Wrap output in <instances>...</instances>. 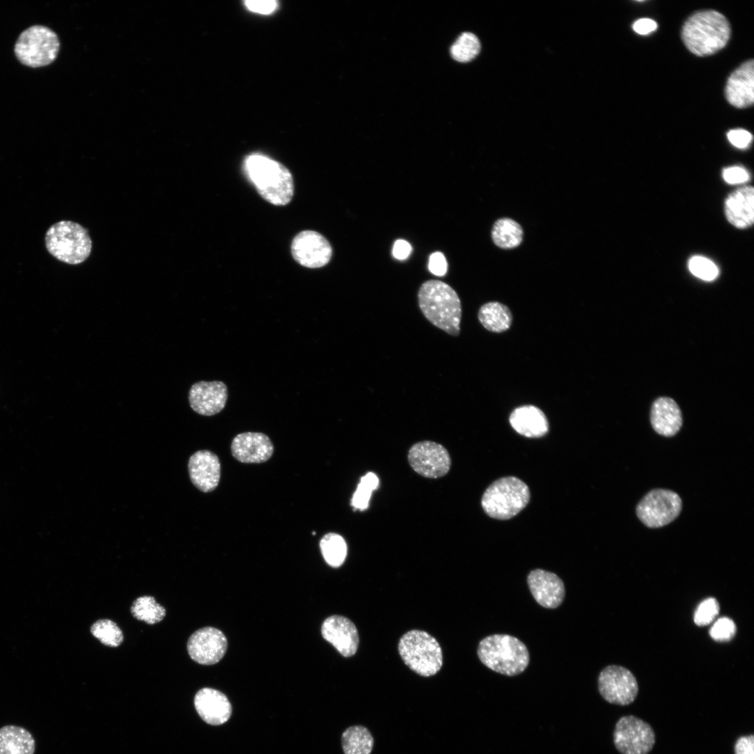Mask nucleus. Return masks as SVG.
I'll use <instances>...</instances> for the list:
<instances>
[{
	"label": "nucleus",
	"instance_id": "2f4dec72",
	"mask_svg": "<svg viewBox=\"0 0 754 754\" xmlns=\"http://www.w3.org/2000/svg\"><path fill=\"white\" fill-rule=\"evenodd\" d=\"M91 634L103 644L118 646L123 641V633L118 626L110 619H100L91 627Z\"/></svg>",
	"mask_w": 754,
	"mask_h": 754
},
{
	"label": "nucleus",
	"instance_id": "72a5a7b5",
	"mask_svg": "<svg viewBox=\"0 0 754 754\" xmlns=\"http://www.w3.org/2000/svg\"><path fill=\"white\" fill-rule=\"evenodd\" d=\"M688 268L694 276L704 281H712L718 274L717 266L703 256H693L688 261Z\"/></svg>",
	"mask_w": 754,
	"mask_h": 754
},
{
	"label": "nucleus",
	"instance_id": "b1692460",
	"mask_svg": "<svg viewBox=\"0 0 754 754\" xmlns=\"http://www.w3.org/2000/svg\"><path fill=\"white\" fill-rule=\"evenodd\" d=\"M509 421L518 434L528 438L542 437L549 429L545 413L539 408L532 405L516 408L511 413Z\"/></svg>",
	"mask_w": 754,
	"mask_h": 754
},
{
	"label": "nucleus",
	"instance_id": "a19ab883",
	"mask_svg": "<svg viewBox=\"0 0 754 754\" xmlns=\"http://www.w3.org/2000/svg\"><path fill=\"white\" fill-rule=\"evenodd\" d=\"M734 754H754V735L739 737L734 745Z\"/></svg>",
	"mask_w": 754,
	"mask_h": 754
},
{
	"label": "nucleus",
	"instance_id": "0eeeda50",
	"mask_svg": "<svg viewBox=\"0 0 754 754\" xmlns=\"http://www.w3.org/2000/svg\"><path fill=\"white\" fill-rule=\"evenodd\" d=\"M398 651L404 663L420 676L434 675L442 667L441 648L425 631L412 630L405 633L399 640Z\"/></svg>",
	"mask_w": 754,
	"mask_h": 754
},
{
	"label": "nucleus",
	"instance_id": "c756f323",
	"mask_svg": "<svg viewBox=\"0 0 754 754\" xmlns=\"http://www.w3.org/2000/svg\"><path fill=\"white\" fill-rule=\"evenodd\" d=\"M131 612L133 616L148 624L160 622L165 616V608L157 603L152 596H141L133 603Z\"/></svg>",
	"mask_w": 754,
	"mask_h": 754
},
{
	"label": "nucleus",
	"instance_id": "c85d7f7f",
	"mask_svg": "<svg viewBox=\"0 0 754 754\" xmlns=\"http://www.w3.org/2000/svg\"><path fill=\"white\" fill-rule=\"evenodd\" d=\"M320 548L325 561L331 567L338 568L344 562L347 545L340 535L335 533L325 535L320 541Z\"/></svg>",
	"mask_w": 754,
	"mask_h": 754
},
{
	"label": "nucleus",
	"instance_id": "c9c22d12",
	"mask_svg": "<svg viewBox=\"0 0 754 754\" xmlns=\"http://www.w3.org/2000/svg\"><path fill=\"white\" fill-rule=\"evenodd\" d=\"M737 631L734 621L727 617H722L718 619L709 630L711 638L716 641L725 642L730 640Z\"/></svg>",
	"mask_w": 754,
	"mask_h": 754
},
{
	"label": "nucleus",
	"instance_id": "1a4fd4ad",
	"mask_svg": "<svg viewBox=\"0 0 754 754\" xmlns=\"http://www.w3.org/2000/svg\"><path fill=\"white\" fill-rule=\"evenodd\" d=\"M681 509L682 501L676 492L665 489H654L640 501L636 507V513L646 526L656 528L673 522L679 515Z\"/></svg>",
	"mask_w": 754,
	"mask_h": 754
},
{
	"label": "nucleus",
	"instance_id": "a211bd4d",
	"mask_svg": "<svg viewBox=\"0 0 754 754\" xmlns=\"http://www.w3.org/2000/svg\"><path fill=\"white\" fill-rule=\"evenodd\" d=\"M321 633L343 656L350 657L356 653L358 633L355 624L348 618L340 615L328 617L322 625Z\"/></svg>",
	"mask_w": 754,
	"mask_h": 754
},
{
	"label": "nucleus",
	"instance_id": "e433bc0d",
	"mask_svg": "<svg viewBox=\"0 0 754 754\" xmlns=\"http://www.w3.org/2000/svg\"><path fill=\"white\" fill-rule=\"evenodd\" d=\"M723 177L725 182L732 184L744 183L749 179L748 172L739 166L725 168L723 171Z\"/></svg>",
	"mask_w": 754,
	"mask_h": 754
},
{
	"label": "nucleus",
	"instance_id": "39448f33",
	"mask_svg": "<svg viewBox=\"0 0 754 754\" xmlns=\"http://www.w3.org/2000/svg\"><path fill=\"white\" fill-rule=\"evenodd\" d=\"M45 242L52 256L71 265L84 262L89 256L92 246L88 230L71 221H61L51 226L46 232Z\"/></svg>",
	"mask_w": 754,
	"mask_h": 754
},
{
	"label": "nucleus",
	"instance_id": "7ed1b4c3",
	"mask_svg": "<svg viewBox=\"0 0 754 754\" xmlns=\"http://www.w3.org/2000/svg\"><path fill=\"white\" fill-rule=\"evenodd\" d=\"M730 36L726 17L707 10L692 15L684 23L681 38L686 47L697 56L711 55L723 48Z\"/></svg>",
	"mask_w": 754,
	"mask_h": 754
},
{
	"label": "nucleus",
	"instance_id": "f8f14e48",
	"mask_svg": "<svg viewBox=\"0 0 754 754\" xmlns=\"http://www.w3.org/2000/svg\"><path fill=\"white\" fill-rule=\"evenodd\" d=\"M408 460L411 467L427 478H438L450 469L451 458L441 444L430 441H420L409 449Z\"/></svg>",
	"mask_w": 754,
	"mask_h": 754
},
{
	"label": "nucleus",
	"instance_id": "f704fd0d",
	"mask_svg": "<svg viewBox=\"0 0 754 754\" xmlns=\"http://www.w3.org/2000/svg\"><path fill=\"white\" fill-rule=\"evenodd\" d=\"M720 606L714 598H707L698 605L694 614V622L702 626L710 623L718 614Z\"/></svg>",
	"mask_w": 754,
	"mask_h": 754
},
{
	"label": "nucleus",
	"instance_id": "dca6fc26",
	"mask_svg": "<svg viewBox=\"0 0 754 754\" xmlns=\"http://www.w3.org/2000/svg\"><path fill=\"white\" fill-rule=\"evenodd\" d=\"M527 584L535 601L548 609L558 607L565 596V586L562 579L556 574L535 569L527 577Z\"/></svg>",
	"mask_w": 754,
	"mask_h": 754
},
{
	"label": "nucleus",
	"instance_id": "5701e85b",
	"mask_svg": "<svg viewBox=\"0 0 754 754\" xmlns=\"http://www.w3.org/2000/svg\"><path fill=\"white\" fill-rule=\"evenodd\" d=\"M725 214L734 227L746 228L754 221V189L746 186L731 193L725 201Z\"/></svg>",
	"mask_w": 754,
	"mask_h": 754
},
{
	"label": "nucleus",
	"instance_id": "393cba45",
	"mask_svg": "<svg viewBox=\"0 0 754 754\" xmlns=\"http://www.w3.org/2000/svg\"><path fill=\"white\" fill-rule=\"evenodd\" d=\"M35 741L24 727L5 725L0 728V754H34Z\"/></svg>",
	"mask_w": 754,
	"mask_h": 754
},
{
	"label": "nucleus",
	"instance_id": "2eb2a0df",
	"mask_svg": "<svg viewBox=\"0 0 754 754\" xmlns=\"http://www.w3.org/2000/svg\"><path fill=\"white\" fill-rule=\"evenodd\" d=\"M228 399L226 385L219 380L195 383L188 392L191 408L197 413L212 416L221 412Z\"/></svg>",
	"mask_w": 754,
	"mask_h": 754
},
{
	"label": "nucleus",
	"instance_id": "20e7f679",
	"mask_svg": "<svg viewBox=\"0 0 754 754\" xmlns=\"http://www.w3.org/2000/svg\"><path fill=\"white\" fill-rule=\"evenodd\" d=\"M478 656L488 668L506 676H516L528 667L530 656L526 645L515 637L496 634L482 639Z\"/></svg>",
	"mask_w": 754,
	"mask_h": 754
},
{
	"label": "nucleus",
	"instance_id": "37998d69",
	"mask_svg": "<svg viewBox=\"0 0 754 754\" xmlns=\"http://www.w3.org/2000/svg\"><path fill=\"white\" fill-rule=\"evenodd\" d=\"M411 251V246L407 241L397 239L393 245L392 255L398 260H404L408 257Z\"/></svg>",
	"mask_w": 754,
	"mask_h": 754
},
{
	"label": "nucleus",
	"instance_id": "f03ea898",
	"mask_svg": "<svg viewBox=\"0 0 754 754\" xmlns=\"http://www.w3.org/2000/svg\"><path fill=\"white\" fill-rule=\"evenodd\" d=\"M248 177L266 201L277 206L288 204L293 196L294 183L290 172L281 163L260 154H252L244 161Z\"/></svg>",
	"mask_w": 754,
	"mask_h": 754
},
{
	"label": "nucleus",
	"instance_id": "f3484780",
	"mask_svg": "<svg viewBox=\"0 0 754 754\" xmlns=\"http://www.w3.org/2000/svg\"><path fill=\"white\" fill-rule=\"evenodd\" d=\"M230 449L235 459L246 464L265 462L274 452L271 439L260 432L249 431L237 434L232 441Z\"/></svg>",
	"mask_w": 754,
	"mask_h": 754
},
{
	"label": "nucleus",
	"instance_id": "6e6552de",
	"mask_svg": "<svg viewBox=\"0 0 754 754\" xmlns=\"http://www.w3.org/2000/svg\"><path fill=\"white\" fill-rule=\"evenodd\" d=\"M59 47V40L54 31L43 25H34L20 34L14 51L20 63L38 68L53 62Z\"/></svg>",
	"mask_w": 754,
	"mask_h": 754
},
{
	"label": "nucleus",
	"instance_id": "6ab92c4d",
	"mask_svg": "<svg viewBox=\"0 0 754 754\" xmlns=\"http://www.w3.org/2000/svg\"><path fill=\"white\" fill-rule=\"evenodd\" d=\"M188 468L192 483L202 492L214 490L221 478L218 456L209 450H199L188 460Z\"/></svg>",
	"mask_w": 754,
	"mask_h": 754
},
{
	"label": "nucleus",
	"instance_id": "4c0bfd02",
	"mask_svg": "<svg viewBox=\"0 0 754 754\" xmlns=\"http://www.w3.org/2000/svg\"><path fill=\"white\" fill-rule=\"evenodd\" d=\"M428 268L436 276L445 275L448 270V263L445 256L438 251L433 253L429 258Z\"/></svg>",
	"mask_w": 754,
	"mask_h": 754
},
{
	"label": "nucleus",
	"instance_id": "4be33fe9",
	"mask_svg": "<svg viewBox=\"0 0 754 754\" xmlns=\"http://www.w3.org/2000/svg\"><path fill=\"white\" fill-rule=\"evenodd\" d=\"M650 421L657 434L665 437L673 436L679 432L682 426L681 409L672 398L659 397L652 404Z\"/></svg>",
	"mask_w": 754,
	"mask_h": 754
},
{
	"label": "nucleus",
	"instance_id": "79ce46f5",
	"mask_svg": "<svg viewBox=\"0 0 754 754\" xmlns=\"http://www.w3.org/2000/svg\"><path fill=\"white\" fill-rule=\"evenodd\" d=\"M657 28L656 22L649 18H641L637 20L633 24V30L641 35L648 34Z\"/></svg>",
	"mask_w": 754,
	"mask_h": 754
},
{
	"label": "nucleus",
	"instance_id": "7c9ffc66",
	"mask_svg": "<svg viewBox=\"0 0 754 754\" xmlns=\"http://www.w3.org/2000/svg\"><path fill=\"white\" fill-rule=\"evenodd\" d=\"M480 50V43L478 37L470 32L461 34L450 47L452 58L459 62H467L473 59Z\"/></svg>",
	"mask_w": 754,
	"mask_h": 754
},
{
	"label": "nucleus",
	"instance_id": "bb28decb",
	"mask_svg": "<svg viewBox=\"0 0 754 754\" xmlns=\"http://www.w3.org/2000/svg\"><path fill=\"white\" fill-rule=\"evenodd\" d=\"M523 235L521 225L510 218H501L496 221L492 227V240L501 249H511L519 246Z\"/></svg>",
	"mask_w": 754,
	"mask_h": 754
},
{
	"label": "nucleus",
	"instance_id": "9b49d317",
	"mask_svg": "<svg viewBox=\"0 0 754 754\" xmlns=\"http://www.w3.org/2000/svg\"><path fill=\"white\" fill-rule=\"evenodd\" d=\"M598 687L605 701L620 706L633 703L639 690L634 674L626 667L614 665L605 667L600 672Z\"/></svg>",
	"mask_w": 754,
	"mask_h": 754
},
{
	"label": "nucleus",
	"instance_id": "aec40b11",
	"mask_svg": "<svg viewBox=\"0 0 754 754\" xmlns=\"http://www.w3.org/2000/svg\"><path fill=\"white\" fill-rule=\"evenodd\" d=\"M727 101L738 108L753 105L754 101L753 60L741 64L729 77L725 87Z\"/></svg>",
	"mask_w": 754,
	"mask_h": 754
},
{
	"label": "nucleus",
	"instance_id": "412c9836",
	"mask_svg": "<svg viewBox=\"0 0 754 754\" xmlns=\"http://www.w3.org/2000/svg\"><path fill=\"white\" fill-rule=\"evenodd\" d=\"M194 704L201 718L212 725L223 724L232 713L228 697L223 693L210 688H203L198 691Z\"/></svg>",
	"mask_w": 754,
	"mask_h": 754
},
{
	"label": "nucleus",
	"instance_id": "4468645a",
	"mask_svg": "<svg viewBox=\"0 0 754 754\" xmlns=\"http://www.w3.org/2000/svg\"><path fill=\"white\" fill-rule=\"evenodd\" d=\"M227 648L225 635L213 627H205L195 631L187 642L190 657L201 665L217 663L225 655Z\"/></svg>",
	"mask_w": 754,
	"mask_h": 754
},
{
	"label": "nucleus",
	"instance_id": "9d476101",
	"mask_svg": "<svg viewBox=\"0 0 754 754\" xmlns=\"http://www.w3.org/2000/svg\"><path fill=\"white\" fill-rule=\"evenodd\" d=\"M614 744L621 754H649L656 742L653 729L633 715L621 716L613 732Z\"/></svg>",
	"mask_w": 754,
	"mask_h": 754
},
{
	"label": "nucleus",
	"instance_id": "a878e982",
	"mask_svg": "<svg viewBox=\"0 0 754 754\" xmlns=\"http://www.w3.org/2000/svg\"><path fill=\"white\" fill-rule=\"evenodd\" d=\"M478 317L486 330L496 333L508 330L512 322L510 309L498 302H489L481 306Z\"/></svg>",
	"mask_w": 754,
	"mask_h": 754
},
{
	"label": "nucleus",
	"instance_id": "58836bf2",
	"mask_svg": "<svg viewBox=\"0 0 754 754\" xmlns=\"http://www.w3.org/2000/svg\"><path fill=\"white\" fill-rule=\"evenodd\" d=\"M727 137L734 146L740 149L747 147L753 139L751 133L744 129L731 130L727 133Z\"/></svg>",
	"mask_w": 754,
	"mask_h": 754
},
{
	"label": "nucleus",
	"instance_id": "423d86ee",
	"mask_svg": "<svg viewBox=\"0 0 754 754\" xmlns=\"http://www.w3.org/2000/svg\"><path fill=\"white\" fill-rule=\"evenodd\" d=\"M528 486L514 476L501 478L485 490L481 504L485 513L497 519H509L517 515L528 504Z\"/></svg>",
	"mask_w": 754,
	"mask_h": 754
},
{
	"label": "nucleus",
	"instance_id": "ea45409f",
	"mask_svg": "<svg viewBox=\"0 0 754 754\" xmlns=\"http://www.w3.org/2000/svg\"><path fill=\"white\" fill-rule=\"evenodd\" d=\"M244 3L249 10L261 14H269L277 7V1L273 0H249Z\"/></svg>",
	"mask_w": 754,
	"mask_h": 754
},
{
	"label": "nucleus",
	"instance_id": "ddd939ff",
	"mask_svg": "<svg viewBox=\"0 0 754 754\" xmlns=\"http://www.w3.org/2000/svg\"><path fill=\"white\" fill-rule=\"evenodd\" d=\"M291 253L300 265L308 268H318L327 265L332 257L330 244L321 234L304 230L293 238Z\"/></svg>",
	"mask_w": 754,
	"mask_h": 754
},
{
	"label": "nucleus",
	"instance_id": "cd10ccee",
	"mask_svg": "<svg viewBox=\"0 0 754 754\" xmlns=\"http://www.w3.org/2000/svg\"><path fill=\"white\" fill-rule=\"evenodd\" d=\"M341 744L344 754H370L374 738L365 727L354 725L343 732Z\"/></svg>",
	"mask_w": 754,
	"mask_h": 754
},
{
	"label": "nucleus",
	"instance_id": "473e14b6",
	"mask_svg": "<svg viewBox=\"0 0 754 754\" xmlns=\"http://www.w3.org/2000/svg\"><path fill=\"white\" fill-rule=\"evenodd\" d=\"M378 485L379 480L375 473L369 472L362 476L353 495L351 505L361 511L366 510L369 506L371 493L377 489Z\"/></svg>",
	"mask_w": 754,
	"mask_h": 754
},
{
	"label": "nucleus",
	"instance_id": "f257e3e1",
	"mask_svg": "<svg viewBox=\"0 0 754 754\" xmlns=\"http://www.w3.org/2000/svg\"><path fill=\"white\" fill-rule=\"evenodd\" d=\"M419 306L426 318L452 336L460 332L461 304L455 290L438 280H429L418 291Z\"/></svg>",
	"mask_w": 754,
	"mask_h": 754
}]
</instances>
